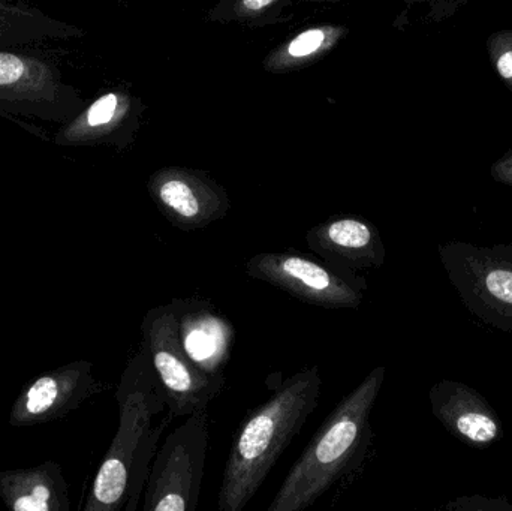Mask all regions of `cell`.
I'll return each instance as SVG.
<instances>
[{"instance_id":"6da1fadb","label":"cell","mask_w":512,"mask_h":511,"mask_svg":"<svg viewBox=\"0 0 512 511\" xmlns=\"http://www.w3.org/2000/svg\"><path fill=\"white\" fill-rule=\"evenodd\" d=\"M116 399L119 428L93 479L84 511L137 510L161 435L174 419L168 413L161 425L153 426L167 402L141 345L123 372Z\"/></svg>"},{"instance_id":"7a4b0ae2","label":"cell","mask_w":512,"mask_h":511,"mask_svg":"<svg viewBox=\"0 0 512 511\" xmlns=\"http://www.w3.org/2000/svg\"><path fill=\"white\" fill-rule=\"evenodd\" d=\"M321 387L318 366L303 369L283 381L265 404L249 414L237 431L225 465L219 510H245L318 407Z\"/></svg>"},{"instance_id":"3957f363","label":"cell","mask_w":512,"mask_h":511,"mask_svg":"<svg viewBox=\"0 0 512 511\" xmlns=\"http://www.w3.org/2000/svg\"><path fill=\"white\" fill-rule=\"evenodd\" d=\"M384 378V366L372 369L328 414L292 465L268 511L309 509L363 458L372 440L370 416Z\"/></svg>"},{"instance_id":"277c9868","label":"cell","mask_w":512,"mask_h":511,"mask_svg":"<svg viewBox=\"0 0 512 511\" xmlns=\"http://www.w3.org/2000/svg\"><path fill=\"white\" fill-rule=\"evenodd\" d=\"M451 287L478 323L512 333V242L477 246L444 243L438 248Z\"/></svg>"},{"instance_id":"5b68a950","label":"cell","mask_w":512,"mask_h":511,"mask_svg":"<svg viewBox=\"0 0 512 511\" xmlns=\"http://www.w3.org/2000/svg\"><path fill=\"white\" fill-rule=\"evenodd\" d=\"M177 317L179 308L174 299L167 305L149 309L141 323V347L155 369L168 413L174 419L209 410L225 386V377H210L189 359L180 344Z\"/></svg>"},{"instance_id":"8992f818","label":"cell","mask_w":512,"mask_h":511,"mask_svg":"<svg viewBox=\"0 0 512 511\" xmlns=\"http://www.w3.org/2000/svg\"><path fill=\"white\" fill-rule=\"evenodd\" d=\"M209 443V410L186 417L168 435L150 467L144 511L197 510Z\"/></svg>"},{"instance_id":"52a82bcc","label":"cell","mask_w":512,"mask_h":511,"mask_svg":"<svg viewBox=\"0 0 512 511\" xmlns=\"http://www.w3.org/2000/svg\"><path fill=\"white\" fill-rule=\"evenodd\" d=\"M84 105L80 92L63 80L56 63L0 48V116L65 123Z\"/></svg>"},{"instance_id":"ba28073f","label":"cell","mask_w":512,"mask_h":511,"mask_svg":"<svg viewBox=\"0 0 512 511\" xmlns=\"http://www.w3.org/2000/svg\"><path fill=\"white\" fill-rule=\"evenodd\" d=\"M246 275L285 291L307 305L324 309H358L364 302L366 279L340 272L301 252H262L249 258Z\"/></svg>"},{"instance_id":"9c48e42d","label":"cell","mask_w":512,"mask_h":511,"mask_svg":"<svg viewBox=\"0 0 512 511\" xmlns=\"http://www.w3.org/2000/svg\"><path fill=\"white\" fill-rule=\"evenodd\" d=\"M147 191L161 215L180 231L209 227L231 209L227 189L194 168H161L150 176Z\"/></svg>"},{"instance_id":"30bf717a","label":"cell","mask_w":512,"mask_h":511,"mask_svg":"<svg viewBox=\"0 0 512 511\" xmlns=\"http://www.w3.org/2000/svg\"><path fill=\"white\" fill-rule=\"evenodd\" d=\"M102 390L104 384L96 380L89 360L57 366L21 389L9 411V425L32 428L65 419Z\"/></svg>"},{"instance_id":"8fae6325","label":"cell","mask_w":512,"mask_h":511,"mask_svg":"<svg viewBox=\"0 0 512 511\" xmlns=\"http://www.w3.org/2000/svg\"><path fill=\"white\" fill-rule=\"evenodd\" d=\"M144 105L138 96L114 89L84 105L54 134L53 143L62 147L131 146L140 128Z\"/></svg>"},{"instance_id":"7c38bea8","label":"cell","mask_w":512,"mask_h":511,"mask_svg":"<svg viewBox=\"0 0 512 511\" xmlns=\"http://www.w3.org/2000/svg\"><path fill=\"white\" fill-rule=\"evenodd\" d=\"M306 245L324 263L345 273L378 269L387 249L378 227L358 215H334L307 231Z\"/></svg>"},{"instance_id":"4fadbf2b","label":"cell","mask_w":512,"mask_h":511,"mask_svg":"<svg viewBox=\"0 0 512 511\" xmlns=\"http://www.w3.org/2000/svg\"><path fill=\"white\" fill-rule=\"evenodd\" d=\"M430 407L442 428L474 449H487L504 437L499 414L478 390L456 380H441L430 389Z\"/></svg>"},{"instance_id":"5bb4252c","label":"cell","mask_w":512,"mask_h":511,"mask_svg":"<svg viewBox=\"0 0 512 511\" xmlns=\"http://www.w3.org/2000/svg\"><path fill=\"white\" fill-rule=\"evenodd\" d=\"M179 339L197 368L210 377H225L231 360L236 329L212 303L203 299H177Z\"/></svg>"},{"instance_id":"9a60e30c","label":"cell","mask_w":512,"mask_h":511,"mask_svg":"<svg viewBox=\"0 0 512 511\" xmlns=\"http://www.w3.org/2000/svg\"><path fill=\"white\" fill-rule=\"evenodd\" d=\"M0 500L11 511L71 510L69 485L56 461L0 471Z\"/></svg>"},{"instance_id":"2e32d148","label":"cell","mask_w":512,"mask_h":511,"mask_svg":"<svg viewBox=\"0 0 512 511\" xmlns=\"http://www.w3.org/2000/svg\"><path fill=\"white\" fill-rule=\"evenodd\" d=\"M83 36L86 30L51 17L29 0H0V48L72 41Z\"/></svg>"},{"instance_id":"e0dca14e","label":"cell","mask_w":512,"mask_h":511,"mask_svg":"<svg viewBox=\"0 0 512 511\" xmlns=\"http://www.w3.org/2000/svg\"><path fill=\"white\" fill-rule=\"evenodd\" d=\"M348 32V27L343 24H313L277 45L262 65L270 74L307 68L330 54Z\"/></svg>"},{"instance_id":"ac0fdd59","label":"cell","mask_w":512,"mask_h":511,"mask_svg":"<svg viewBox=\"0 0 512 511\" xmlns=\"http://www.w3.org/2000/svg\"><path fill=\"white\" fill-rule=\"evenodd\" d=\"M292 0H218L209 20L249 27L273 26L285 21L283 12Z\"/></svg>"},{"instance_id":"d6986e66","label":"cell","mask_w":512,"mask_h":511,"mask_svg":"<svg viewBox=\"0 0 512 511\" xmlns=\"http://www.w3.org/2000/svg\"><path fill=\"white\" fill-rule=\"evenodd\" d=\"M489 54L499 77L512 90V30H504L490 36Z\"/></svg>"},{"instance_id":"ffe728a7","label":"cell","mask_w":512,"mask_h":511,"mask_svg":"<svg viewBox=\"0 0 512 511\" xmlns=\"http://www.w3.org/2000/svg\"><path fill=\"white\" fill-rule=\"evenodd\" d=\"M448 510H481V511H501L512 510V506L507 500H489V498H459V500L451 501L447 506Z\"/></svg>"},{"instance_id":"44dd1931","label":"cell","mask_w":512,"mask_h":511,"mask_svg":"<svg viewBox=\"0 0 512 511\" xmlns=\"http://www.w3.org/2000/svg\"><path fill=\"white\" fill-rule=\"evenodd\" d=\"M490 173L496 182L512 186V150L504 158L499 159L496 164H493Z\"/></svg>"}]
</instances>
